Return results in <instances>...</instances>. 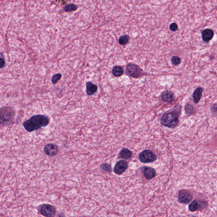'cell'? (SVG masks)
Returning a JSON list of instances; mask_svg holds the SVG:
<instances>
[{"instance_id":"obj_25","label":"cell","mask_w":217,"mask_h":217,"mask_svg":"<svg viewBox=\"0 0 217 217\" xmlns=\"http://www.w3.org/2000/svg\"><path fill=\"white\" fill-rule=\"evenodd\" d=\"M178 28L177 24H176V23H172V24H170V29L172 31H176L177 30Z\"/></svg>"},{"instance_id":"obj_5","label":"cell","mask_w":217,"mask_h":217,"mask_svg":"<svg viewBox=\"0 0 217 217\" xmlns=\"http://www.w3.org/2000/svg\"><path fill=\"white\" fill-rule=\"evenodd\" d=\"M39 212L45 217H50L54 216L56 209L54 206L48 204H44L39 207Z\"/></svg>"},{"instance_id":"obj_14","label":"cell","mask_w":217,"mask_h":217,"mask_svg":"<svg viewBox=\"0 0 217 217\" xmlns=\"http://www.w3.org/2000/svg\"><path fill=\"white\" fill-rule=\"evenodd\" d=\"M202 93H203V89L201 87H198L195 90L193 94V97L195 103L198 104L199 102L202 98Z\"/></svg>"},{"instance_id":"obj_1","label":"cell","mask_w":217,"mask_h":217,"mask_svg":"<svg viewBox=\"0 0 217 217\" xmlns=\"http://www.w3.org/2000/svg\"><path fill=\"white\" fill-rule=\"evenodd\" d=\"M179 118L177 115L174 112H170L163 115L161 119V124L163 126L174 128L177 125Z\"/></svg>"},{"instance_id":"obj_23","label":"cell","mask_w":217,"mask_h":217,"mask_svg":"<svg viewBox=\"0 0 217 217\" xmlns=\"http://www.w3.org/2000/svg\"><path fill=\"white\" fill-rule=\"evenodd\" d=\"M171 62L173 65L175 66H177V65H180L181 63V59L178 56H174L172 58Z\"/></svg>"},{"instance_id":"obj_9","label":"cell","mask_w":217,"mask_h":217,"mask_svg":"<svg viewBox=\"0 0 217 217\" xmlns=\"http://www.w3.org/2000/svg\"><path fill=\"white\" fill-rule=\"evenodd\" d=\"M127 167H128V163L126 161L120 160L115 164L114 168V171L117 174H121L126 171Z\"/></svg>"},{"instance_id":"obj_16","label":"cell","mask_w":217,"mask_h":217,"mask_svg":"<svg viewBox=\"0 0 217 217\" xmlns=\"http://www.w3.org/2000/svg\"><path fill=\"white\" fill-rule=\"evenodd\" d=\"M120 155L122 158L128 159L132 156V153L130 150L127 148H124L120 152Z\"/></svg>"},{"instance_id":"obj_8","label":"cell","mask_w":217,"mask_h":217,"mask_svg":"<svg viewBox=\"0 0 217 217\" xmlns=\"http://www.w3.org/2000/svg\"><path fill=\"white\" fill-rule=\"evenodd\" d=\"M44 151L45 154L49 156H54L58 153L59 148L55 144L49 143L45 146Z\"/></svg>"},{"instance_id":"obj_3","label":"cell","mask_w":217,"mask_h":217,"mask_svg":"<svg viewBox=\"0 0 217 217\" xmlns=\"http://www.w3.org/2000/svg\"><path fill=\"white\" fill-rule=\"evenodd\" d=\"M14 114L13 110L9 107L0 109V126L9 124L13 119Z\"/></svg>"},{"instance_id":"obj_20","label":"cell","mask_w":217,"mask_h":217,"mask_svg":"<svg viewBox=\"0 0 217 217\" xmlns=\"http://www.w3.org/2000/svg\"><path fill=\"white\" fill-rule=\"evenodd\" d=\"M185 112L187 114H192L194 112V108L191 104H187L185 106Z\"/></svg>"},{"instance_id":"obj_13","label":"cell","mask_w":217,"mask_h":217,"mask_svg":"<svg viewBox=\"0 0 217 217\" xmlns=\"http://www.w3.org/2000/svg\"><path fill=\"white\" fill-rule=\"evenodd\" d=\"M161 98L163 102L169 103L173 100L174 94L171 92L165 90L162 93Z\"/></svg>"},{"instance_id":"obj_15","label":"cell","mask_w":217,"mask_h":217,"mask_svg":"<svg viewBox=\"0 0 217 217\" xmlns=\"http://www.w3.org/2000/svg\"><path fill=\"white\" fill-rule=\"evenodd\" d=\"M112 74L115 77L121 76L124 74V70L123 68L120 66H115L112 68Z\"/></svg>"},{"instance_id":"obj_24","label":"cell","mask_w":217,"mask_h":217,"mask_svg":"<svg viewBox=\"0 0 217 217\" xmlns=\"http://www.w3.org/2000/svg\"><path fill=\"white\" fill-rule=\"evenodd\" d=\"M101 168L103 170L106 172H110L111 171V167L110 165L107 164H103L101 165Z\"/></svg>"},{"instance_id":"obj_19","label":"cell","mask_w":217,"mask_h":217,"mask_svg":"<svg viewBox=\"0 0 217 217\" xmlns=\"http://www.w3.org/2000/svg\"><path fill=\"white\" fill-rule=\"evenodd\" d=\"M198 204L196 201H194L191 202L189 205V210L191 212H195L197 210Z\"/></svg>"},{"instance_id":"obj_7","label":"cell","mask_w":217,"mask_h":217,"mask_svg":"<svg viewBox=\"0 0 217 217\" xmlns=\"http://www.w3.org/2000/svg\"><path fill=\"white\" fill-rule=\"evenodd\" d=\"M178 196L180 202L183 204H188L193 199L192 194L185 189L180 190Z\"/></svg>"},{"instance_id":"obj_18","label":"cell","mask_w":217,"mask_h":217,"mask_svg":"<svg viewBox=\"0 0 217 217\" xmlns=\"http://www.w3.org/2000/svg\"><path fill=\"white\" fill-rule=\"evenodd\" d=\"M129 40V37L128 35H124L122 36L119 39V43L122 46L126 45L128 43Z\"/></svg>"},{"instance_id":"obj_10","label":"cell","mask_w":217,"mask_h":217,"mask_svg":"<svg viewBox=\"0 0 217 217\" xmlns=\"http://www.w3.org/2000/svg\"><path fill=\"white\" fill-rule=\"evenodd\" d=\"M213 31L212 29L206 28L202 31V39L204 42H208L211 40L214 36Z\"/></svg>"},{"instance_id":"obj_26","label":"cell","mask_w":217,"mask_h":217,"mask_svg":"<svg viewBox=\"0 0 217 217\" xmlns=\"http://www.w3.org/2000/svg\"><path fill=\"white\" fill-rule=\"evenodd\" d=\"M5 60L2 58L0 57V69H2L3 67H5Z\"/></svg>"},{"instance_id":"obj_11","label":"cell","mask_w":217,"mask_h":217,"mask_svg":"<svg viewBox=\"0 0 217 217\" xmlns=\"http://www.w3.org/2000/svg\"><path fill=\"white\" fill-rule=\"evenodd\" d=\"M86 92L87 95L91 96L96 93L98 90V87L96 85H95L90 82H88L86 83Z\"/></svg>"},{"instance_id":"obj_21","label":"cell","mask_w":217,"mask_h":217,"mask_svg":"<svg viewBox=\"0 0 217 217\" xmlns=\"http://www.w3.org/2000/svg\"><path fill=\"white\" fill-rule=\"evenodd\" d=\"M77 9V7L76 5L74 4H70L65 6V10L66 12H69V11H75Z\"/></svg>"},{"instance_id":"obj_12","label":"cell","mask_w":217,"mask_h":217,"mask_svg":"<svg viewBox=\"0 0 217 217\" xmlns=\"http://www.w3.org/2000/svg\"><path fill=\"white\" fill-rule=\"evenodd\" d=\"M156 172L154 169L151 167H145L144 169V175L147 180H151L155 177Z\"/></svg>"},{"instance_id":"obj_4","label":"cell","mask_w":217,"mask_h":217,"mask_svg":"<svg viewBox=\"0 0 217 217\" xmlns=\"http://www.w3.org/2000/svg\"><path fill=\"white\" fill-rule=\"evenodd\" d=\"M126 75L134 78H138L145 74L143 69L138 65L132 63H129L126 66Z\"/></svg>"},{"instance_id":"obj_6","label":"cell","mask_w":217,"mask_h":217,"mask_svg":"<svg viewBox=\"0 0 217 217\" xmlns=\"http://www.w3.org/2000/svg\"><path fill=\"white\" fill-rule=\"evenodd\" d=\"M156 156L152 151L147 150L143 151L139 155V159L142 163H150L156 160Z\"/></svg>"},{"instance_id":"obj_17","label":"cell","mask_w":217,"mask_h":217,"mask_svg":"<svg viewBox=\"0 0 217 217\" xmlns=\"http://www.w3.org/2000/svg\"><path fill=\"white\" fill-rule=\"evenodd\" d=\"M23 125H24V128L28 132H32L35 131L34 127L33 126L32 123L31 122L30 120H27L24 122Z\"/></svg>"},{"instance_id":"obj_2","label":"cell","mask_w":217,"mask_h":217,"mask_svg":"<svg viewBox=\"0 0 217 217\" xmlns=\"http://www.w3.org/2000/svg\"><path fill=\"white\" fill-rule=\"evenodd\" d=\"M30 121L32 123L35 130H37L43 127L48 126L49 119L48 117L42 115L33 116L30 118Z\"/></svg>"},{"instance_id":"obj_22","label":"cell","mask_w":217,"mask_h":217,"mask_svg":"<svg viewBox=\"0 0 217 217\" xmlns=\"http://www.w3.org/2000/svg\"><path fill=\"white\" fill-rule=\"evenodd\" d=\"M62 76V74H60V73H57V74L53 76H52V79H51V82H52L53 84H54V85L56 84L60 80Z\"/></svg>"}]
</instances>
